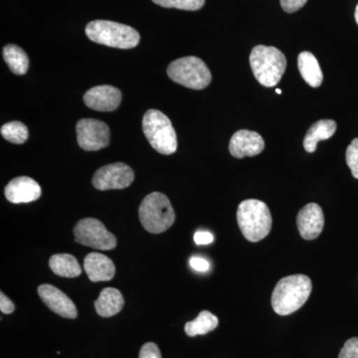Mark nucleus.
<instances>
[{"instance_id": "obj_1", "label": "nucleus", "mask_w": 358, "mask_h": 358, "mask_svg": "<svg viewBox=\"0 0 358 358\" xmlns=\"http://www.w3.org/2000/svg\"><path fill=\"white\" fill-rule=\"evenodd\" d=\"M313 284L305 275H293L282 278L272 294V307L280 315H291L300 310L312 293Z\"/></svg>"}, {"instance_id": "obj_2", "label": "nucleus", "mask_w": 358, "mask_h": 358, "mask_svg": "<svg viewBox=\"0 0 358 358\" xmlns=\"http://www.w3.org/2000/svg\"><path fill=\"white\" fill-rule=\"evenodd\" d=\"M238 225L250 242H259L268 236L272 228V215L265 202L247 199L237 210Z\"/></svg>"}, {"instance_id": "obj_3", "label": "nucleus", "mask_w": 358, "mask_h": 358, "mask_svg": "<svg viewBox=\"0 0 358 358\" xmlns=\"http://www.w3.org/2000/svg\"><path fill=\"white\" fill-rule=\"evenodd\" d=\"M250 65L257 81L271 88L281 81L287 60L282 52L275 47L258 45L251 52Z\"/></svg>"}, {"instance_id": "obj_4", "label": "nucleus", "mask_w": 358, "mask_h": 358, "mask_svg": "<svg viewBox=\"0 0 358 358\" xmlns=\"http://www.w3.org/2000/svg\"><path fill=\"white\" fill-rule=\"evenodd\" d=\"M86 35L95 43L119 49H131L140 43L138 32L129 25L109 20L91 21L86 26Z\"/></svg>"}, {"instance_id": "obj_5", "label": "nucleus", "mask_w": 358, "mask_h": 358, "mask_svg": "<svg viewBox=\"0 0 358 358\" xmlns=\"http://www.w3.org/2000/svg\"><path fill=\"white\" fill-rule=\"evenodd\" d=\"M141 225L148 232L159 234L173 226L176 213L166 195L152 192L145 197L138 208Z\"/></svg>"}, {"instance_id": "obj_6", "label": "nucleus", "mask_w": 358, "mask_h": 358, "mask_svg": "<svg viewBox=\"0 0 358 358\" xmlns=\"http://www.w3.org/2000/svg\"><path fill=\"white\" fill-rule=\"evenodd\" d=\"M143 131L150 145L162 155L178 150V136L171 120L159 110H148L143 115Z\"/></svg>"}, {"instance_id": "obj_7", "label": "nucleus", "mask_w": 358, "mask_h": 358, "mask_svg": "<svg viewBox=\"0 0 358 358\" xmlns=\"http://www.w3.org/2000/svg\"><path fill=\"white\" fill-rule=\"evenodd\" d=\"M167 75L173 82L193 90H202L210 84L212 76L207 65L194 56L179 58L167 68Z\"/></svg>"}, {"instance_id": "obj_8", "label": "nucleus", "mask_w": 358, "mask_h": 358, "mask_svg": "<svg viewBox=\"0 0 358 358\" xmlns=\"http://www.w3.org/2000/svg\"><path fill=\"white\" fill-rule=\"evenodd\" d=\"M74 235L77 243L91 248L113 250L117 246V238L98 219L80 220L75 226Z\"/></svg>"}, {"instance_id": "obj_9", "label": "nucleus", "mask_w": 358, "mask_h": 358, "mask_svg": "<svg viewBox=\"0 0 358 358\" xmlns=\"http://www.w3.org/2000/svg\"><path fill=\"white\" fill-rule=\"evenodd\" d=\"M80 148L87 152H96L110 143V129L107 124L95 119H82L76 126Z\"/></svg>"}, {"instance_id": "obj_10", "label": "nucleus", "mask_w": 358, "mask_h": 358, "mask_svg": "<svg viewBox=\"0 0 358 358\" xmlns=\"http://www.w3.org/2000/svg\"><path fill=\"white\" fill-rule=\"evenodd\" d=\"M134 179L133 169L122 162H117L98 169L94 174L92 182L96 189L105 192L129 187L133 183Z\"/></svg>"}, {"instance_id": "obj_11", "label": "nucleus", "mask_w": 358, "mask_h": 358, "mask_svg": "<svg viewBox=\"0 0 358 358\" xmlns=\"http://www.w3.org/2000/svg\"><path fill=\"white\" fill-rule=\"evenodd\" d=\"M121 102V91L110 85L94 87L84 95L85 105L99 112H113L119 108Z\"/></svg>"}, {"instance_id": "obj_12", "label": "nucleus", "mask_w": 358, "mask_h": 358, "mask_svg": "<svg viewBox=\"0 0 358 358\" xmlns=\"http://www.w3.org/2000/svg\"><path fill=\"white\" fill-rule=\"evenodd\" d=\"M38 294L42 301L50 308L52 312L57 313L65 319L73 320L78 317L75 303L71 301L67 294L56 287L48 284L41 285L38 288Z\"/></svg>"}, {"instance_id": "obj_13", "label": "nucleus", "mask_w": 358, "mask_h": 358, "mask_svg": "<svg viewBox=\"0 0 358 358\" xmlns=\"http://www.w3.org/2000/svg\"><path fill=\"white\" fill-rule=\"evenodd\" d=\"M264 148H265V141L256 131L241 129L236 131L231 138L230 154L236 159L255 157L260 155Z\"/></svg>"}, {"instance_id": "obj_14", "label": "nucleus", "mask_w": 358, "mask_h": 358, "mask_svg": "<svg viewBox=\"0 0 358 358\" xmlns=\"http://www.w3.org/2000/svg\"><path fill=\"white\" fill-rule=\"evenodd\" d=\"M296 225L301 236L306 240H313L320 236L324 227V216L319 204L306 205L296 217Z\"/></svg>"}, {"instance_id": "obj_15", "label": "nucleus", "mask_w": 358, "mask_h": 358, "mask_svg": "<svg viewBox=\"0 0 358 358\" xmlns=\"http://www.w3.org/2000/svg\"><path fill=\"white\" fill-rule=\"evenodd\" d=\"M4 193L6 199L11 203H28L41 196V187L34 179L28 176H20L13 179L6 185Z\"/></svg>"}, {"instance_id": "obj_16", "label": "nucleus", "mask_w": 358, "mask_h": 358, "mask_svg": "<svg viewBox=\"0 0 358 358\" xmlns=\"http://www.w3.org/2000/svg\"><path fill=\"white\" fill-rule=\"evenodd\" d=\"M84 270L92 282L110 281L115 275L113 261L100 253H90L86 256Z\"/></svg>"}, {"instance_id": "obj_17", "label": "nucleus", "mask_w": 358, "mask_h": 358, "mask_svg": "<svg viewBox=\"0 0 358 358\" xmlns=\"http://www.w3.org/2000/svg\"><path fill=\"white\" fill-rule=\"evenodd\" d=\"M338 124L333 120H320L308 129L303 140V148L308 152H315L320 141L331 138L336 133Z\"/></svg>"}, {"instance_id": "obj_18", "label": "nucleus", "mask_w": 358, "mask_h": 358, "mask_svg": "<svg viewBox=\"0 0 358 358\" xmlns=\"http://www.w3.org/2000/svg\"><path fill=\"white\" fill-rule=\"evenodd\" d=\"M124 300L119 289L106 288L101 292L98 300L95 301V308L99 315L110 317L117 315L124 308Z\"/></svg>"}, {"instance_id": "obj_19", "label": "nucleus", "mask_w": 358, "mask_h": 358, "mask_svg": "<svg viewBox=\"0 0 358 358\" xmlns=\"http://www.w3.org/2000/svg\"><path fill=\"white\" fill-rule=\"evenodd\" d=\"M299 70L306 83L317 88L324 81V75L317 58L310 52H301L298 57Z\"/></svg>"}, {"instance_id": "obj_20", "label": "nucleus", "mask_w": 358, "mask_h": 358, "mask_svg": "<svg viewBox=\"0 0 358 358\" xmlns=\"http://www.w3.org/2000/svg\"><path fill=\"white\" fill-rule=\"evenodd\" d=\"M49 266L54 274L64 278H75L81 275L82 268L77 259L70 254H56L49 260Z\"/></svg>"}, {"instance_id": "obj_21", "label": "nucleus", "mask_w": 358, "mask_h": 358, "mask_svg": "<svg viewBox=\"0 0 358 358\" xmlns=\"http://www.w3.org/2000/svg\"><path fill=\"white\" fill-rule=\"evenodd\" d=\"M3 58L9 69L14 74L24 75L29 68V59L27 54L16 45H6L3 48Z\"/></svg>"}, {"instance_id": "obj_22", "label": "nucleus", "mask_w": 358, "mask_h": 358, "mask_svg": "<svg viewBox=\"0 0 358 358\" xmlns=\"http://www.w3.org/2000/svg\"><path fill=\"white\" fill-rule=\"evenodd\" d=\"M219 320L216 315L208 312L202 310L199 317L192 322L185 324V333L188 336H203L214 331L218 327Z\"/></svg>"}, {"instance_id": "obj_23", "label": "nucleus", "mask_w": 358, "mask_h": 358, "mask_svg": "<svg viewBox=\"0 0 358 358\" xmlns=\"http://www.w3.org/2000/svg\"><path fill=\"white\" fill-rule=\"evenodd\" d=\"M1 136L9 143L22 145L28 140L27 127L21 122H10L1 127Z\"/></svg>"}, {"instance_id": "obj_24", "label": "nucleus", "mask_w": 358, "mask_h": 358, "mask_svg": "<svg viewBox=\"0 0 358 358\" xmlns=\"http://www.w3.org/2000/svg\"><path fill=\"white\" fill-rule=\"evenodd\" d=\"M157 6L166 8H178L181 10L195 11L203 7L205 0H152Z\"/></svg>"}, {"instance_id": "obj_25", "label": "nucleus", "mask_w": 358, "mask_h": 358, "mask_svg": "<svg viewBox=\"0 0 358 358\" xmlns=\"http://www.w3.org/2000/svg\"><path fill=\"white\" fill-rule=\"evenodd\" d=\"M346 164L350 167L353 178L358 179V138H355L346 150Z\"/></svg>"}, {"instance_id": "obj_26", "label": "nucleus", "mask_w": 358, "mask_h": 358, "mask_svg": "<svg viewBox=\"0 0 358 358\" xmlns=\"http://www.w3.org/2000/svg\"><path fill=\"white\" fill-rule=\"evenodd\" d=\"M338 358H358V338L346 341L339 352Z\"/></svg>"}, {"instance_id": "obj_27", "label": "nucleus", "mask_w": 358, "mask_h": 358, "mask_svg": "<svg viewBox=\"0 0 358 358\" xmlns=\"http://www.w3.org/2000/svg\"><path fill=\"white\" fill-rule=\"evenodd\" d=\"M138 358H162L159 346L154 343H147L141 348Z\"/></svg>"}, {"instance_id": "obj_28", "label": "nucleus", "mask_w": 358, "mask_h": 358, "mask_svg": "<svg viewBox=\"0 0 358 358\" xmlns=\"http://www.w3.org/2000/svg\"><path fill=\"white\" fill-rule=\"evenodd\" d=\"M308 0H281V6L284 11L293 13L307 3Z\"/></svg>"}, {"instance_id": "obj_29", "label": "nucleus", "mask_w": 358, "mask_h": 358, "mask_svg": "<svg viewBox=\"0 0 358 358\" xmlns=\"http://www.w3.org/2000/svg\"><path fill=\"white\" fill-rule=\"evenodd\" d=\"M189 264L193 270L197 271V272H207L210 268V264L208 261L201 257H192Z\"/></svg>"}, {"instance_id": "obj_30", "label": "nucleus", "mask_w": 358, "mask_h": 358, "mask_svg": "<svg viewBox=\"0 0 358 358\" xmlns=\"http://www.w3.org/2000/svg\"><path fill=\"white\" fill-rule=\"evenodd\" d=\"M213 240V235L210 232H207V231H199L194 234L195 243L199 245V246L211 244Z\"/></svg>"}, {"instance_id": "obj_31", "label": "nucleus", "mask_w": 358, "mask_h": 358, "mask_svg": "<svg viewBox=\"0 0 358 358\" xmlns=\"http://www.w3.org/2000/svg\"><path fill=\"white\" fill-rule=\"evenodd\" d=\"M14 307L13 301L9 300L8 298L3 293L0 294V310L3 313L9 315L14 312Z\"/></svg>"}, {"instance_id": "obj_32", "label": "nucleus", "mask_w": 358, "mask_h": 358, "mask_svg": "<svg viewBox=\"0 0 358 358\" xmlns=\"http://www.w3.org/2000/svg\"><path fill=\"white\" fill-rule=\"evenodd\" d=\"M355 21H357V23L358 25V4L357 6V8H355Z\"/></svg>"}, {"instance_id": "obj_33", "label": "nucleus", "mask_w": 358, "mask_h": 358, "mask_svg": "<svg viewBox=\"0 0 358 358\" xmlns=\"http://www.w3.org/2000/svg\"><path fill=\"white\" fill-rule=\"evenodd\" d=\"M275 93L277 94H282V90L281 89H275Z\"/></svg>"}]
</instances>
